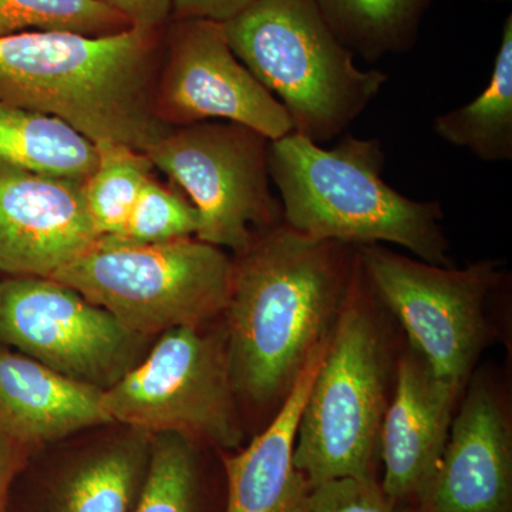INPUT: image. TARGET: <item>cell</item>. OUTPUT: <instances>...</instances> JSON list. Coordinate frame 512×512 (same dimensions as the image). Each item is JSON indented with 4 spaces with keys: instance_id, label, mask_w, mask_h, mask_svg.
<instances>
[{
    "instance_id": "83f0119b",
    "label": "cell",
    "mask_w": 512,
    "mask_h": 512,
    "mask_svg": "<svg viewBox=\"0 0 512 512\" xmlns=\"http://www.w3.org/2000/svg\"><path fill=\"white\" fill-rule=\"evenodd\" d=\"M28 453L0 433V512H8L13 481L25 467Z\"/></svg>"
},
{
    "instance_id": "30bf717a",
    "label": "cell",
    "mask_w": 512,
    "mask_h": 512,
    "mask_svg": "<svg viewBox=\"0 0 512 512\" xmlns=\"http://www.w3.org/2000/svg\"><path fill=\"white\" fill-rule=\"evenodd\" d=\"M0 342L101 392L151 348L150 338L49 276H9L0 282Z\"/></svg>"
},
{
    "instance_id": "d6986e66",
    "label": "cell",
    "mask_w": 512,
    "mask_h": 512,
    "mask_svg": "<svg viewBox=\"0 0 512 512\" xmlns=\"http://www.w3.org/2000/svg\"><path fill=\"white\" fill-rule=\"evenodd\" d=\"M97 161L96 144L69 124L0 101V163L86 181Z\"/></svg>"
},
{
    "instance_id": "7a4b0ae2",
    "label": "cell",
    "mask_w": 512,
    "mask_h": 512,
    "mask_svg": "<svg viewBox=\"0 0 512 512\" xmlns=\"http://www.w3.org/2000/svg\"><path fill=\"white\" fill-rule=\"evenodd\" d=\"M164 32L0 37V101L56 117L94 144L146 153L170 130L154 114Z\"/></svg>"
},
{
    "instance_id": "cb8c5ba5",
    "label": "cell",
    "mask_w": 512,
    "mask_h": 512,
    "mask_svg": "<svg viewBox=\"0 0 512 512\" xmlns=\"http://www.w3.org/2000/svg\"><path fill=\"white\" fill-rule=\"evenodd\" d=\"M198 228L200 215L191 201L150 177L138 194L123 235L113 239L130 244H161L195 237Z\"/></svg>"
},
{
    "instance_id": "ffe728a7",
    "label": "cell",
    "mask_w": 512,
    "mask_h": 512,
    "mask_svg": "<svg viewBox=\"0 0 512 512\" xmlns=\"http://www.w3.org/2000/svg\"><path fill=\"white\" fill-rule=\"evenodd\" d=\"M436 136L484 163L512 160V15L504 20L493 72L483 92L433 121Z\"/></svg>"
},
{
    "instance_id": "8992f818",
    "label": "cell",
    "mask_w": 512,
    "mask_h": 512,
    "mask_svg": "<svg viewBox=\"0 0 512 512\" xmlns=\"http://www.w3.org/2000/svg\"><path fill=\"white\" fill-rule=\"evenodd\" d=\"M50 278L151 339L165 330L202 328L221 319L231 295L234 258L195 237L161 244L100 237Z\"/></svg>"
},
{
    "instance_id": "d4e9b609",
    "label": "cell",
    "mask_w": 512,
    "mask_h": 512,
    "mask_svg": "<svg viewBox=\"0 0 512 512\" xmlns=\"http://www.w3.org/2000/svg\"><path fill=\"white\" fill-rule=\"evenodd\" d=\"M299 512H417L384 493L380 480L338 478L312 485Z\"/></svg>"
},
{
    "instance_id": "7402d4cb",
    "label": "cell",
    "mask_w": 512,
    "mask_h": 512,
    "mask_svg": "<svg viewBox=\"0 0 512 512\" xmlns=\"http://www.w3.org/2000/svg\"><path fill=\"white\" fill-rule=\"evenodd\" d=\"M96 170L84 181V200L100 237L119 238L154 165L146 153L119 143L96 144Z\"/></svg>"
},
{
    "instance_id": "5b68a950",
    "label": "cell",
    "mask_w": 512,
    "mask_h": 512,
    "mask_svg": "<svg viewBox=\"0 0 512 512\" xmlns=\"http://www.w3.org/2000/svg\"><path fill=\"white\" fill-rule=\"evenodd\" d=\"M222 25L239 62L288 111L293 131L320 146L343 136L389 82L382 70L357 66L315 0H255Z\"/></svg>"
},
{
    "instance_id": "f1b7e54d",
    "label": "cell",
    "mask_w": 512,
    "mask_h": 512,
    "mask_svg": "<svg viewBox=\"0 0 512 512\" xmlns=\"http://www.w3.org/2000/svg\"><path fill=\"white\" fill-rule=\"evenodd\" d=\"M484 2L504 3V2H510V0H484Z\"/></svg>"
},
{
    "instance_id": "7c38bea8",
    "label": "cell",
    "mask_w": 512,
    "mask_h": 512,
    "mask_svg": "<svg viewBox=\"0 0 512 512\" xmlns=\"http://www.w3.org/2000/svg\"><path fill=\"white\" fill-rule=\"evenodd\" d=\"M97 239L84 181L0 163V271L50 278Z\"/></svg>"
},
{
    "instance_id": "44dd1931",
    "label": "cell",
    "mask_w": 512,
    "mask_h": 512,
    "mask_svg": "<svg viewBox=\"0 0 512 512\" xmlns=\"http://www.w3.org/2000/svg\"><path fill=\"white\" fill-rule=\"evenodd\" d=\"M340 43L367 63L416 46L421 22L436 0H315Z\"/></svg>"
},
{
    "instance_id": "ba28073f",
    "label": "cell",
    "mask_w": 512,
    "mask_h": 512,
    "mask_svg": "<svg viewBox=\"0 0 512 512\" xmlns=\"http://www.w3.org/2000/svg\"><path fill=\"white\" fill-rule=\"evenodd\" d=\"M204 328L165 330L137 366L104 390L113 423L150 436L181 434L220 453L244 446L224 325Z\"/></svg>"
},
{
    "instance_id": "484cf974",
    "label": "cell",
    "mask_w": 512,
    "mask_h": 512,
    "mask_svg": "<svg viewBox=\"0 0 512 512\" xmlns=\"http://www.w3.org/2000/svg\"><path fill=\"white\" fill-rule=\"evenodd\" d=\"M121 13L131 28L146 32H164L173 19L171 0H99Z\"/></svg>"
},
{
    "instance_id": "e0dca14e",
    "label": "cell",
    "mask_w": 512,
    "mask_h": 512,
    "mask_svg": "<svg viewBox=\"0 0 512 512\" xmlns=\"http://www.w3.org/2000/svg\"><path fill=\"white\" fill-rule=\"evenodd\" d=\"M150 446V434L130 430L63 461L46 474L35 512H133Z\"/></svg>"
},
{
    "instance_id": "ac0fdd59",
    "label": "cell",
    "mask_w": 512,
    "mask_h": 512,
    "mask_svg": "<svg viewBox=\"0 0 512 512\" xmlns=\"http://www.w3.org/2000/svg\"><path fill=\"white\" fill-rule=\"evenodd\" d=\"M202 446L177 433L153 434L133 512H225L224 470L211 473Z\"/></svg>"
},
{
    "instance_id": "9a60e30c",
    "label": "cell",
    "mask_w": 512,
    "mask_h": 512,
    "mask_svg": "<svg viewBox=\"0 0 512 512\" xmlns=\"http://www.w3.org/2000/svg\"><path fill=\"white\" fill-rule=\"evenodd\" d=\"M330 340V339H329ZM329 342L316 350L288 399L251 443L220 453L225 512H299L311 483L295 466L296 434L306 397Z\"/></svg>"
},
{
    "instance_id": "52a82bcc",
    "label": "cell",
    "mask_w": 512,
    "mask_h": 512,
    "mask_svg": "<svg viewBox=\"0 0 512 512\" xmlns=\"http://www.w3.org/2000/svg\"><path fill=\"white\" fill-rule=\"evenodd\" d=\"M360 265L407 345L463 396L478 360L495 338L491 299L507 284L503 262L439 266L382 244L357 247Z\"/></svg>"
},
{
    "instance_id": "277c9868",
    "label": "cell",
    "mask_w": 512,
    "mask_h": 512,
    "mask_svg": "<svg viewBox=\"0 0 512 512\" xmlns=\"http://www.w3.org/2000/svg\"><path fill=\"white\" fill-rule=\"evenodd\" d=\"M359 255L348 298L306 397L293 461L311 485L380 480V433L400 350Z\"/></svg>"
},
{
    "instance_id": "5bb4252c",
    "label": "cell",
    "mask_w": 512,
    "mask_h": 512,
    "mask_svg": "<svg viewBox=\"0 0 512 512\" xmlns=\"http://www.w3.org/2000/svg\"><path fill=\"white\" fill-rule=\"evenodd\" d=\"M460 400L406 343L380 433V484L397 504L419 512L429 500Z\"/></svg>"
},
{
    "instance_id": "3957f363",
    "label": "cell",
    "mask_w": 512,
    "mask_h": 512,
    "mask_svg": "<svg viewBox=\"0 0 512 512\" xmlns=\"http://www.w3.org/2000/svg\"><path fill=\"white\" fill-rule=\"evenodd\" d=\"M384 164L376 138L346 134L325 148L292 131L268 144L269 177L289 227L352 247L397 245L429 264L456 266L440 202L394 190L384 181Z\"/></svg>"
},
{
    "instance_id": "4fadbf2b",
    "label": "cell",
    "mask_w": 512,
    "mask_h": 512,
    "mask_svg": "<svg viewBox=\"0 0 512 512\" xmlns=\"http://www.w3.org/2000/svg\"><path fill=\"white\" fill-rule=\"evenodd\" d=\"M419 512H512V424L495 377L474 372Z\"/></svg>"
},
{
    "instance_id": "8fae6325",
    "label": "cell",
    "mask_w": 512,
    "mask_h": 512,
    "mask_svg": "<svg viewBox=\"0 0 512 512\" xmlns=\"http://www.w3.org/2000/svg\"><path fill=\"white\" fill-rule=\"evenodd\" d=\"M154 114L164 126L231 121L269 141L292 133L288 111L229 47L224 25L171 20L154 87Z\"/></svg>"
},
{
    "instance_id": "2e32d148",
    "label": "cell",
    "mask_w": 512,
    "mask_h": 512,
    "mask_svg": "<svg viewBox=\"0 0 512 512\" xmlns=\"http://www.w3.org/2000/svg\"><path fill=\"white\" fill-rule=\"evenodd\" d=\"M113 421L103 392L37 360L0 352V433L32 450Z\"/></svg>"
},
{
    "instance_id": "9c48e42d",
    "label": "cell",
    "mask_w": 512,
    "mask_h": 512,
    "mask_svg": "<svg viewBox=\"0 0 512 512\" xmlns=\"http://www.w3.org/2000/svg\"><path fill=\"white\" fill-rule=\"evenodd\" d=\"M268 144L252 128L212 120L170 128L146 154L198 211L195 238L235 255L284 221L271 190Z\"/></svg>"
},
{
    "instance_id": "6da1fadb",
    "label": "cell",
    "mask_w": 512,
    "mask_h": 512,
    "mask_svg": "<svg viewBox=\"0 0 512 512\" xmlns=\"http://www.w3.org/2000/svg\"><path fill=\"white\" fill-rule=\"evenodd\" d=\"M357 247L285 224L259 232L234 255L222 325L232 384L242 403L275 416L348 298Z\"/></svg>"
},
{
    "instance_id": "4316f807",
    "label": "cell",
    "mask_w": 512,
    "mask_h": 512,
    "mask_svg": "<svg viewBox=\"0 0 512 512\" xmlns=\"http://www.w3.org/2000/svg\"><path fill=\"white\" fill-rule=\"evenodd\" d=\"M254 2L255 0H171V8L174 20L208 19L225 23Z\"/></svg>"
},
{
    "instance_id": "603a6c76",
    "label": "cell",
    "mask_w": 512,
    "mask_h": 512,
    "mask_svg": "<svg viewBox=\"0 0 512 512\" xmlns=\"http://www.w3.org/2000/svg\"><path fill=\"white\" fill-rule=\"evenodd\" d=\"M130 29L121 13L99 0H0V37L29 32L106 37Z\"/></svg>"
}]
</instances>
